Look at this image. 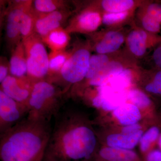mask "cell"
Returning a JSON list of instances; mask_svg holds the SVG:
<instances>
[{
  "mask_svg": "<svg viewBox=\"0 0 161 161\" xmlns=\"http://www.w3.org/2000/svg\"><path fill=\"white\" fill-rule=\"evenodd\" d=\"M109 62L108 58L106 55L98 54L92 56L90 58L89 67L86 78L89 80L94 78Z\"/></svg>",
  "mask_w": 161,
  "mask_h": 161,
  "instance_id": "cell-19",
  "label": "cell"
},
{
  "mask_svg": "<svg viewBox=\"0 0 161 161\" xmlns=\"http://www.w3.org/2000/svg\"><path fill=\"white\" fill-rule=\"evenodd\" d=\"M142 134V131L140 130L132 134H112L107 137V144L109 147L130 150L138 143Z\"/></svg>",
  "mask_w": 161,
  "mask_h": 161,
  "instance_id": "cell-10",
  "label": "cell"
},
{
  "mask_svg": "<svg viewBox=\"0 0 161 161\" xmlns=\"http://www.w3.org/2000/svg\"><path fill=\"white\" fill-rule=\"evenodd\" d=\"M32 19L29 15L24 13L20 21V32L23 36H27L31 31Z\"/></svg>",
  "mask_w": 161,
  "mask_h": 161,
  "instance_id": "cell-28",
  "label": "cell"
},
{
  "mask_svg": "<svg viewBox=\"0 0 161 161\" xmlns=\"http://www.w3.org/2000/svg\"><path fill=\"white\" fill-rule=\"evenodd\" d=\"M158 144L159 147L160 149L161 150V134L160 135L159 137L158 140Z\"/></svg>",
  "mask_w": 161,
  "mask_h": 161,
  "instance_id": "cell-37",
  "label": "cell"
},
{
  "mask_svg": "<svg viewBox=\"0 0 161 161\" xmlns=\"http://www.w3.org/2000/svg\"><path fill=\"white\" fill-rule=\"evenodd\" d=\"M27 106L20 103L0 91V134L19 122L28 115Z\"/></svg>",
  "mask_w": 161,
  "mask_h": 161,
  "instance_id": "cell-4",
  "label": "cell"
},
{
  "mask_svg": "<svg viewBox=\"0 0 161 161\" xmlns=\"http://www.w3.org/2000/svg\"><path fill=\"white\" fill-rule=\"evenodd\" d=\"M90 54L85 49L78 50L66 60L61 69L64 80L69 83L79 82L86 77L89 67Z\"/></svg>",
  "mask_w": 161,
  "mask_h": 161,
  "instance_id": "cell-5",
  "label": "cell"
},
{
  "mask_svg": "<svg viewBox=\"0 0 161 161\" xmlns=\"http://www.w3.org/2000/svg\"><path fill=\"white\" fill-rule=\"evenodd\" d=\"M141 129V126L137 124L125 126L122 130V133L125 134H132L138 132Z\"/></svg>",
  "mask_w": 161,
  "mask_h": 161,
  "instance_id": "cell-31",
  "label": "cell"
},
{
  "mask_svg": "<svg viewBox=\"0 0 161 161\" xmlns=\"http://www.w3.org/2000/svg\"><path fill=\"white\" fill-rule=\"evenodd\" d=\"M131 78V71L129 69H124L120 74L112 77L105 85L109 86L116 91L126 92L130 85Z\"/></svg>",
  "mask_w": 161,
  "mask_h": 161,
  "instance_id": "cell-16",
  "label": "cell"
},
{
  "mask_svg": "<svg viewBox=\"0 0 161 161\" xmlns=\"http://www.w3.org/2000/svg\"><path fill=\"white\" fill-rule=\"evenodd\" d=\"M90 161H138L136 153L131 150L115 147L102 148Z\"/></svg>",
  "mask_w": 161,
  "mask_h": 161,
  "instance_id": "cell-9",
  "label": "cell"
},
{
  "mask_svg": "<svg viewBox=\"0 0 161 161\" xmlns=\"http://www.w3.org/2000/svg\"><path fill=\"white\" fill-rule=\"evenodd\" d=\"M64 104L58 99L56 88L46 81L34 85L28 102V116L52 121Z\"/></svg>",
  "mask_w": 161,
  "mask_h": 161,
  "instance_id": "cell-3",
  "label": "cell"
},
{
  "mask_svg": "<svg viewBox=\"0 0 161 161\" xmlns=\"http://www.w3.org/2000/svg\"><path fill=\"white\" fill-rule=\"evenodd\" d=\"M53 120L43 161H90L97 145L92 128L82 123L76 111L64 104Z\"/></svg>",
  "mask_w": 161,
  "mask_h": 161,
  "instance_id": "cell-1",
  "label": "cell"
},
{
  "mask_svg": "<svg viewBox=\"0 0 161 161\" xmlns=\"http://www.w3.org/2000/svg\"><path fill=\"white\" fill-rule=\"evenodd\" d=\"M26 61L27 73L31 77L42 78L47 74L49 61L46 50L42 43L37 42L32 46Z\"/></svg>",
  "mask_w": 161,
  "mask_h": 161,
  "instance_id": "cell-6",
  "label": "cell"
},
{
  "mask_svg": "<svg viewBox=\"0 0 161 161\" xmlns=\"http://www.w3.org/2000/svg\"><path fill=\"white\" fill-rule=\"evenodd\" d=\"M147 34L143 31L131 32L128 38V43L131 51L137 56H143L147 49Z\"/></svg>",
  "mask_w": 161,
  "mask_h": 161,
  "instance_id": "cell-15",
  "label": "cell"
},
{
  "mask_svg": "<svg viewBox=\"0 0 161 161\" xmlns=\"http://www.w3.org/2000/svg\"><path fill=\"white\" fill-rule=\"evenodd\" d=\"M160 130L158 127L153 126L149 129L140 139L141 150L145 152L149 150L152 144L158 139L159 137Z\"/></svg>",
  "mask_w": 161,
  "mask_h": 161,
  "instance_id": "cell-22",
  "label": "cell"
},
{
  "mask_svg": "<svg viewBox=\"0 0 161 161\" xmlns=\"http://www.w3.org/2000/svg\"><path fill=\"white\" fill-rule=\"evenodd\" d=\"M10 71L14 77H23L27 72L26 61L20 56H14L10 60Z\"/></svg>",
  "mask_w": 161,
  "mask_h": 161,
  "instance_id": "cell-23",
  "label": "cell"
},
{
  "mask_svg": "<svg viewBox=\"0 0 161 161\" xmlns=\"http://www.w3.org/2000/svg\"><path fill=\"white\" fill-rule=\"evenodd\" d=\"M124 41L123 36L117 31H110L97 44L96 50L99 54H105L118 50Z\"/></svg>",
  "mask_w": 161,
  "mask_h": 161,
  "instance_id": "cell-12",
  "label": "cell"
},
{
  "mask_svg": "<svg viewBox=\"0 0 161 161\" xmlns=\"http://www.w3.org/2000/svg\"><path fill=\"white\" fill-rule=\"evenodd\" d=\"M146 89L148 92L151 93L161 95V86L153 82L147 85Z\"/></svg>",
  "mask_w": 161,
  "mask_h": 161,
  "instance_id": "cell-33",
  "label": "cell"
},
{
  "mask_svg": "<svg viewBox=\"0 0 161 161\" xmlns=\"http://www.w3.org/2000/svg\"><path fill=\"white\" fill-rule=\"evenodd\" d=\"M133 4L134 2L131 0H104L102 3L103 9L111 13L125 12Z\"/></svg>",
  "mask_w": 161,
  "mask_h": 161,
  "instance_id": "cell-20",
  "label": "cell"
},
{
  "mask_svg": "<svg viewBox=\"0 0 161 161\" xmlns=\"http://www.w3.org/2000/svg\"><path fill=\"white\" fill-rule=\"evenodd\" d=\"M123 70V67L119 62H109L102 70L90 79V84L97 87L104 85L112 77L120 74Z\"/></svg>",
  "mask_w": 161,
  "mask_h": 161,
  "instance_id": "cell-13",
  "label": "cell"
},
{
  "mask_svg": "<svg viewBox=\"0 0 161 161\" xmlns=\"http://www.w3.org/2000/svg\"><path fill=\"white\" fill-rule=\"evenodd\" d=\"M147 14L157 21L161 23V5L153 3L150 4L147 8Z\"/></svg>",
  "mask_w": 161,
  "mask_h": 161,
  "instance_id": "cell-29",
  "label": "cell"
},
{
  "mask_svg": "<svg viewBox=\"0 0 161 161\" xmlns=\"http://www.w3.org/2000/svg\"><path fill=\"white\" fill-rule=\"evenodd\" d=\"M49 41L57 46L64 45L67 41L66 34L62 31H53L49 36Z\"/></svg>",
  "mask_w": 161,
  "mask_h": 161,
  "instance_id": "cell-27",
  "label": "cell"
},
{
  "mask_svg": "<svg viewBox=\"0 0 161 161\" xmlns=\"http://www.w3.org/2000/svg\"><path fill=\"white\" fill-rule=\"evenodd\" d=\"M153 82L161 86V71L157 73L153 79Z\"/></svg>",
  "mask_w": 161,
  "mask_h": 161,
  "instance_id": "cell-36",
  "label": "cell"
},
{
  "mask_svg": "<svg viewBox=\"0 0 161 161\" xmlns=\"http://www.w3.org/2000/svg\"><path fill=\"white\" fill-rule=\"evenodd\" d=\"M156 64L161 69V46L155 50L153 54Z\"/></svg>",
  "mask_w": 161,
  "mask_h": 161,
  "instance_id": "cell-34",
  "label": "cell"
},
{
  "mask_svg": "<svg viewBox=\"0 0 161 161\" xmlns=\"http://www.w3.org/2000/svg\"><path fill=\"white\" fill-rule=\"evenodd\" d=\"M7 67L6 66L1 65L0 67V82L2 83V82L5 80V78L7 77Z\"/></svg>",
  "mask_w": 161,
  "mask_h": 161,
  "instance_id": "cell-35",
  "label": "cell"
},
{
  "mask_svg": "<svg viewBox=\"0 0 161 161\" xmlns=\"http://www.w3.org/2000/svg\"><path fill=\"white\" fill-rule=\"evenodd\" d=\"M1 91L10 98L28 106L31 90L20 85L16 78L13 76H7L1 83Z\"/></svg>",
  "mask_w": 161,
  "mask_h": 161,
  "instance_id": "cell-8",
  "label": "cell"
},
{
  "mask_svg": "<svg viewBox=\"0 0 161 161\" xmlns=\"http://www.w3.org/2000/svg\"><path fill=\"white\" fill-rule=\"evenodd\" d=\"M142 23L144 28L149 31L156 32L160 29V23L148 14L143 18Z\"/></svg>",
  "mask_w": 161,
  "mask_h": 161,
  "instance_id": "cell-25",
  "label": "cell"
},
{
  "mask_svg": "<svg viewBox=\"0 0 161 161\" xmlns=\"http://www.w3.org/2000/svg\"><path fill=\"white\" fill-rule=\"evenodd\" d=\"M113 114L119 122L125 126L136 124L141 118L138 108L126 103L114 110Z\"/></svg>",
  "mask_w": 161,
  "mask_h": 161,
  "instance_id": "cell-11",
  "label": "cell"
},
{
  "mask_svg": "<svg viewBox=\"0 0 161 161\" xmlns=\"http://www.w3.org/2000/svg\"><path fill=\"white\" fill-rule=\"evenodd\" d=\"M127 98L131 103L140 108L149 106L151 104V101L148 96L138 90L128 91Z\"/></svg>",
  "mask_w": 161,
  "mask_h": 161,
  "instance_id": "cell-21",
  "label": "cell"
},
{
  "mask_svg": "<svg viewBox=\"0 0 161 161\" xmlns=\"http://www.w3.org/2000/svg\"><path fill=\"white\" fill-rule=\"evenodd\" d=\"M52 122L27 115L0 134L1 161H43Z\"/></svg>",
  "mask_w": 161,
  "mask_h": 161,
  "instance_id": "cell-2",
  "label": "cell"
},
{
  "mask_svg": "<svg viewBox=\"0 0 161 161\" xmlns=\"http://www.w3.org/2000/svg\"><path fill=\"white\" fill-rule=\"evenodd\" d=\"M98 95L92 100L93 106L105 111L116 109L127 101L128 91L119 92L107 85L98 87Z\"/></svg>",
  "mask_w": 161,
  "mask_h": 161,
  "instance_id": "cell-7",
  "label": "cell"
},
{
  "mask_svg": "<svg viewBox=\"0 0 161 161\" xmlns=\"http://www.w3.org/2000/svg\"><path fill=\"white\" fill-rule=\"evenodd\" d=\"M128 13L125 12L119 13L106 14L104 15L103 18V23L106 25H111L120 22L125 19Z\"/></svg>",
  "mask_w": 161,
  "mask_h": 161,
  "instance_id": "cell-26",
  "label": "cell"
},
{
  "mask_svg": "<svg viewBox=\"0 0 161 161\" xmlns=\"http://www.w3.org/2000/svg\"><path fill=\"white\" fill-rule=\"evenodd\" d=\"M101 17L98 13L89 12L81 15L78 19V23L81 29L86 31H93L100 25Z\"/></svg>",
  "mask_w": 161,
  "mask_h": 161,
  "instance_id": "cell-18",
  "label": "cell"
},
{
  "mask_svg": "<svg viewBox=\"0 0 161 161\" xmlns=\"http://www.w3.org/2000/svg\"><path fill=\"white\" fill-rule=\"evenodd\" d=\"M146 161H161V150H153L147 154Z\"/></svg>",
  "mask_w": 161,
  "mask_h": 161,
  "instance_id": "cell-32",
  "label": "cell"
},
{
  "mask_svg": "<svg viewBox=\"0 0 161 161\" xmlns=\"http://www.w3.org/2000/svg\"><path fill=\"white\" fill-rule=\"evenodd\" d=\"M66 61V58L63 55L56 56L49 61V68L54 70L61 69Z\"/></svg>",
  "mask_w": 161,
  "mask_h": 161,
  "instance_id": "cell-30",
  "label": "cell"
},
{
  "mask_svg": "<svg viewBox=\"0 0 161 161\" xmlns=\"http://www.w3.org/2000/svg\"><path fill=\"white\" fill-rule=\"evenodd\" d=\"M62 18V14L59 12H53L37 21L36 29L40 34L45 36L60 26Z\"/></svg>",
  "mask_w": 161,
  "mask_h": 161,
  "instance_id": "cell-14",
  "label": "cell"
},
{
  "mask_svg": "<svg viewBox=\"0 0 161 161\" xmlns=\"http://www.w3.org/2000/svg\"><path fill=\"white\" fill-rule=\"evenodd\" d=\"M24 13L21 9H14L10 12L6 26V34L8 37L15 38L19 32L20 21Z\"/></svg>",
  "mask_w": 161,
  "mask_h": 161,
  "instance_id": "cell-17",
  "label": "cell"
},
{
  "mask_svg": "<svg viewBox=\"0 0 161 161\" xmlns=\"http://www.w3.org/2000/svg\"><path fill=\"white\" fill-rule=\"evenodd\" d=\"M35 6L38 11L50 13L56 11V5L50 0H36L34 2Z\"/></svg>",
  "mask_w": 161,
  "mask_h": 161,
  "instance_id": "cell-24",
  "label": "cell"
}]
</instances>
